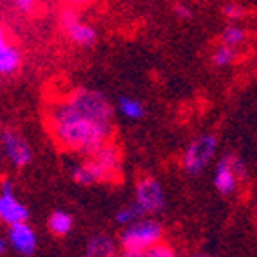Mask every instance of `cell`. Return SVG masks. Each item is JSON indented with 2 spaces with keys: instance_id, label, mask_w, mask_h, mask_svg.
Wrapping results in <instances>:
<instances>
[{
  "instance_id": "6da1fadb",
  "label": "cell",
  "mask_w": 257,
  "mask_h": 257,
  "mask_svg": "<svg viewBox=\"0 0 257 257\" xmlns=\"http://www.w3.org/2000/svg\"><path fill=\"white\" fill-rule=\"evenodd\" d=\"M115 113V106L104 92L76 86L47 103L45 128L61 151L88 157L111 142Z\"/></svg>"
},
{
  "instance_id": "7a4b0ae2",
  "label": "cell",
  "mask_w": 257,
  "mask_h": 257,
  "mask_svg": "<svg viewBox=\"0 0 257 257\" xmlns=\"http://www.w3.org/2000/svg\"><path fill=\"white\" fill-rule=\"evenodd\" d=\"M81 159L70 166V178L77 185L88 187L94 184H115L122 176L124 160L119 146L113 142Z\"/></svg>"
},
{
  "instance_id": "3957f363",
  "label": "cell",
  "mask_w": 257,
  "mask_h": 257,
  "mask_svg": "<svg viewBox=\"0 0 257 257\" xmlns=\"http://www.w3.org/2000/svg\"><path fill=\"white\" fill-rule=\"evenodd\" d=\"M164 241V228L157 219L141 218L128 227L120 228L119 246L124 250H137V252H150L159 243Z\"/></svg>"
},
{
  "instance_id": "277c9868",
  "label": "cell",
  "mask_w": 257,
  "mask_h": 257,
  "mask_svg": "<svg viewBox=\"0 0 257 257\" xmlns=\"http://www.w3.org/2000/svg\"><path fill=\"white\" fill-rule=\"evenodd\" d=\"M218 155V139L210 133H202L189 142L182 151L180 164L191 176L202 175Z\"/></svg>"
},
{
  "instance_id": "5b68a950",
  "label": "cell",
  "mask_w": 257,
  "mask_h": 257,
  "mask_svg": "<svg viewBox=\"0 0 257 257\" xmlns=\"http://www.w3.org/2000/svg\"><path fill=\"white\" fill-rule=\"evenodd\" d=\"M246 166L244 162L232 153L221 155L216 160L212 173V185L223 196H232L239 191V185L246 180Z\"/></svg>"
},
{
  "instance_id": "8992f818",
  "label": "cell",
  "mask_w": 257,
  "mask_h": 257,
  "mask_svg": "<svg viewBox=\"0 0 257 257\" xmlns=\"http://www.w3.org/2000/svg\"><path fill=\"white\" fill-rule=\"evenodd\" d=\"M60 29L65 38L77 49H94L99 42V31L95 29V26L83 20L74 8L61 11Z\"/></svg>"
},
{
  "instance_id": "52a82bcc",
  "label": "cell",
  "mask_w": 257,
  "mask_h": 257,
  "mask_svg": "<svg viewBox=\"0 0 257 257\" xmlns=\"http://www.w3.org/2000/svg\"><path fill=\"white\" fill-rule=\"evenodd\" d=\"M133 202L137 203L144 216L160 214L167 205V194L162 182L150 175L141 176L135 184Z\"/></svg>"
},
{
  "instance_id": "ba28073f",
  "label": "cell",
  "mask_w": 257,
  "mask_h": 257,
  "mask_svg": "<svg viewBox=\"0 0 257 257\" xmlns=\"http://www.w3.org/2000/svg\"><path fill=\"white\" fill-rule=\"evenodd\" d=\"M2 153L8 164L15 169H26L33 162V148L20 132L13 128H6L2 132Z\"/></svg>"
},
{
  "instance_id": "9c48e42d",
  "label": "cell",
  "mask_w": 257,
  "mask_h": 257,
  "mask_svg": "<svg viewBox=\"0 0 257 257\" xmlns=\"http://www.w3.org/2000/svg\"><path fill=\"white\" fill-rule=\"evenodd\" d=\"M0 221L6 227L29 221V209L17 196L13 182L8 178L2 180V187H0Z\"/></svg>"
},
{
  "instance_id": "30bf717a",
  "label": "cell",
  "mask_w": 257,
  "mask_h": 257,
  "mask_svg": "<svg viewBox=\"0 0 257 257\" xmlns=\"http://www.w3.org/2000/svg\"><path fill=\"white\" fill-rule=\"evenodd\" d=\"M6 239L9 248L22 257L35 255V252L38 250V234L29 221L6 227Z\"/></svg>"
},
{
  "instance_id": "8fae6325",
  "label": "cell",
  "mask_w": 257,
  "mask_h": 257,
  "mask_svg": "<svg viewBox=\"0 0 257 257\" xmlns=\"http://www.w3.org/2000/svg\"><path fill=\"white\" fill-rule=\"evenodd\" d=\"M22 65H24V54H22L20 47L13 40L8 38L6 31H2V36H0V76H15L22 69Z\"/></svg>"
},
{
  "instance_id": "7c38bea8",
  "label": "cell",
  "mask_w": 257,
  "mask_h": 257,
  "mask_svg": "<svg viewBox=\"0 0 257 257\" xmlns=\"http://www.w3.org/2000/svg\"><path fill=\"white\" fill-rule=\"evenodd\" d=\"M117 246H119V241L115 243V239L111 236H108L104 232H99L86 241L83 257H117L119 255Z\"/></svg>"
},
{
  "instance_id": "4fadbf2b",
  "label": "cell",
  "mask_w": 257,
  "mask_h": 257,
  "mask_svg": "<svg viewBox=\"0 0 257 257\" xmlns=\"http://www.w3.org/2000/svg\"><path fill=\"white\" fill-rule=\"evenodd\" d=\"M117 115H120L124 120L130 122H139L146 117V106L141 99L132 97V95H120L115 103Z\"/></svg>"
},
{
  "instance_id": "5bb4252c",
  "label": "cell",
  "mask_w": 257,
  "mask_h": 257,
  "mask_svg": "<svg viewBox=\"0 0 257 257\" xmlns=\"http://www.w3.org/2000/svg\"><path fill=\"white\" fill-rule=\"evenodd\" d=\"M47 230L54 237H65L74 230V216L69 210H52L47 218Z\"/></svg>"
},
{
  "instance_id": "9a60e30c",
  "label": "cell",
  "mask_w": 257,
  "mask_h": 257,
  "mask_svg": "<svg viewBox=\"0 0 257 257\" xmlns=\"http://www.w3.org/2000/svg\"><path fill=\"white\" fill-rule=\"evenodd\" d=\"M246 38H248V33L241 22H227L219 33V43H225V45L236 49H239L246 42Z\"/></svg>"
},
{
  "instance_id": "2e32d148",
  "label": "cell",
  "mask_w": 257,
  "mask_h": 257,
  "mask_svg": "<svg viewBox=\"0 0 257 257\" xmlns=\"http://www.w3.org/2000/svg\"><path fill=\"white\" fill-rule=\"evenodd\" d=\"M210 61L216 69H227L230 65H234L237 61V49L219 43L214 51L210 52Z\"/></svg>"
},
{
  "instance_id": "e0dca14e",
  "label": "cell",
  "mask_w": 257,
  "mask_h": 257,
  "mask_svg": "<svg viewBox=\"0 0 257 257\" xmlns=\"http://www.w3.org/2000/svg\"><path fill=\"white\" fill-rule=\"evenodd\" d=\"M141 218H144L142 210L139 209V205L135 202H130V203H126V205H122V207L117 209L115 216H113V221H115L117 227L124 228V227H128V225H132V223H135Z\"/></svg>"
},
{
  "instance_id": "ac0fdd59",
  "label": "cell",
  "mask_w": 257,
  "mask_h": 257,
  "mask_svg": "<svg viewBox=\"0 0 257 257\" xmlns=\"http://www.w3.org/2000/svg\"><path fill=\"white\" fill-rule=\"evenodd\" d=\"M219 15L227 22H243L244 18H248L250 9L246 8L241 2H234V0H228L219 8Z\"/></svg>"
},
{
  "instance_id": "d6986e66",
  "label": "cell",
  "mask_w": 257,
  "mask_h": 257,
  "mask_svg": "<svg viewBox=\"0 0 257 257\" xmlns=\"http://www.w3.org/2000/svg\"><path fill=\"white\" fill-rule=\"evenodd\" d=\"M171 11H173V15H175L176 20H180V22H191L194 18L193 8H191L187 2H175Z\"/></svg>"
},
{
  "instance_id": "ffe728a7",
  "label": "cell",
  "mask_w": 257,
  "mask_h": 257,
  "mask_svg": "<svg viewBox=\"0 0 257 257\" xmlns=\"http://www.w3.org/2000/svg\"><path fill=\"white\" fill-rule=\"evenodd\" d=\"M146 257H180V255H178V252L175 250L173 244L162 241L155 248H151L150 252H146Z\"/></svg>"
},
{
  "instance_id": "44dd1931",
  "label": "cell",
  "mask_w": 257,
  "mask_h": 257,
  "mask_svg": "<svg viewBox=\"0 0 257 257\" xmlns=\"http://www.w3.org/2000/svg\"><path fill=\"white\" fill-rule=\"evenodd\" d=\"M9 2H11V6L17 9L18 13L29 15L31 11L35 9V6H36V2H38V0H9Z\"/></svg>"
},
{
  "instance_id": "7402d4cb",
  "label": "cell",
  "mask_w": 257,
  "mask_h": 257,
  "mask_svg": "<svg viewBox=\"0 0 257 257\" xmlns=\"http://www.w3.org/2000/svg\"><path fill=\"white\" fill-rule=\"evenodd\" d=\"M117 257H146V253L144 252H137V250H124L120 248L119 250V255Z\"/></svg>"
},
{
  "instance_id": "603a6c76",
  "label": "cell",
  "mask_w": 257,
  "mask_h": 257,
  "mask_svg": "<svg viewBox=\"0 0 257 257\" xmlns=\"http://www.w3.org/2000/svg\"><path fill=\"white\" fill-rule=\"evenodd\" d=\"M8 248H9V244H8V239H6V236L0 239V253L4 255L6 252H8Z\"/></svg>"
},
{
  "instance_id": "cb8c5ba5",
  "label": "cell",
  "mask_w": 257,
  "mask_h": 257,
  "mask_svg": "<svg viewBox=\"0 0 257 257\" xmlns=\"http://www.w3.org/2000/svg\"><path fill=\"white\" fill-rule=\"evenodd\" d=\"M69 2L72 6H85V4H88L90 0H69Z\"/></svg>"
},
{
  "instance_id": "d4e9b609",
  "label": "cell",
  "mask_w": 257,
  "mask_h": 257,
  "mask_svg": "<svg viewBox=\"0 0 257 257\" xmlns=\"http://www.w3.org/2000/svg\"><path fill=\"white\" fill-rule=\"evenodd\" d=\"M189 257H212L210 253H207V252H194V253H191Z\"/></svg>"
}]
</instances>
